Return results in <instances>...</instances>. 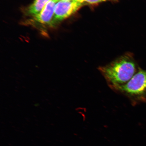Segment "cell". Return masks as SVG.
I'll return each mask as SVG.
<instances>
[{"label": "cell", "instance_id": "1", "mask_svg": "<svg viewBox=\"0 0 146 146\" xmlns=\"http://www.w3.org/2000/svg\"><path fill=\"white\" fill-rule=\"evenodd\" d=\"M140 68L132 58L125 56L98 69L112 89L127 83Z\"/></svg>", "mask_w": 146, "mask_h": 146}, {"label": "cell", "instance_id": "3", "mask_svg": "<svg viewBox=\"0 0 146 146\" xmlns=\"http://www.w3.org/2000/svg\"><path fill=\"white\" fill-rule=\"evenodd\" d=\"M82 5V3L72 0L58 1L54 7V21H60L66 19L77 11Z\"/></svg>", "mask_w": 146, "mask_h": 146}, {"label": "cell", "instance_id": "6", "mask_svg": "<svg viewBox=\"0 0 146 146\" xmlns=\"http://www.w3.org/2000/svg\"><path fill=\"white\" fill-rule=\"evenodd\" d=\"M109 0H85L86 2L89 4H95Z\"/></svg>", "mask_w": 146, "mask_h": 146}, {"label": "cell", "instance_id": "5", "mask_svg": "<svg viewBox=\"0 0 146 146\" xmlns=\"http://www.w3.org/2000/svg\"><path fill=\"white\" fill-rule=\"evenodd\" d=\"M50 1V0H35L29 8V13L34 16L37 15Z\"/></svg>", "mask_w": 146, "mask_h": 146}, {"label": "cell", "instance_id": "4", "mask_svg": "<svg viewBox=\"0 0 146 146\" xmlns=\"http://www.w3.org/2000/svg\"><path fill=\"white\" fill-rule=\"evenodd\" d=\"M58 1L57 0H50L39 14L34 16V20L43 24L51 22L54 17L55 6Z\"/></svg>", "mask_w": 146, "mask_h": 146}, {"label": "cell", "instance_id": "8", "mask_svg": "<svg viewBox=\"0 0 146 146\" xmlns=\"http://www.w3.org/2000/svg\"><path fill=\"white\" fill-rule=\"evenodd\" d=\"M57 1H72V0H57Z\"/></svg>", "mask_w": 146, "mask_h": 146}, {"label": "cell", "instance_id": "2", "mask_svg": "<svg viewBox=\"0 0 146 146\" xmlns=\"http://www.w3.org/2000/svg\"><path fill=\"white\" fill-rule=\"evenodd\" d=\"M127 97L133 105L146 103V70L140 68L125 84L112 89Z\"/></svg>", "mask_w": 146, "mask_h": 146}, {"label": "cell", "instance_id": "7", "mask_svg": "<svg viewBox=\"0 0 146 146\" xmlns=\"http://www.w3.org/2000/svg\"><path fill=\"white\" fill-rule=\"evenodd\" d=\"M73 1L76 2L78 3H82L85 2V0H72Z\"/></svg>", "mask_w": 146, "mask_h": 146}]
</instances>
